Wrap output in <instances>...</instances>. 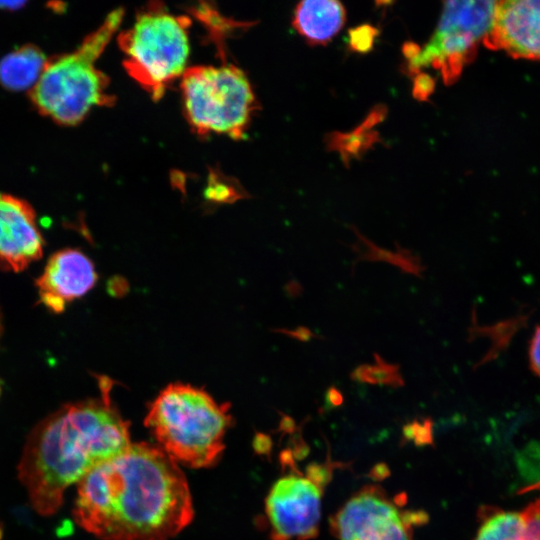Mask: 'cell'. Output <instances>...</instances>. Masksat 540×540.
<instances>
[{"mask_svg": "<svg viewBox=\"0 0 540 540\" xmlns=\"http://www.w3.org/2000/svg\"><path fill=\"white\" fill-rule=\"evenodd\" d=\"M190 24L189 17L175 16L161 2H150L137 12L133 25L119 34L128 75L153 100H159L186 70Z\"/></svg>", "mask_w": 540, "mask_h": 540, "instance_id": "cell-5", "label": "cell"}, {"mask_svg": "<svg viewBox=\"0 0 540 540\" xmlns=\"http://www.w3.org/2000/svg\"><path fill=\"white\" fill-rule=\"evenodd\" d=\"M185 117L199 136L244 137L256 99L246 74L234 64L186 68L180 84Z\"/></svg>", "mask_w": 540, "mask_h": 540, "instance_id": "cell-6", "label": "cell"}, {"mask_svg": "<svg viewBox=\"0 0 540 540\" xmlns=\"http://www.w3.org/2000/svg\"><path fill=\"white\" fill-rule=\"evenodd\" d=\"M97 398L69 403L37 424L18 465V477L40 515L58 511L65 490L130 445L129 424L114 406L111 381Z\"/></svg>", "mask_w": 540, "mask_h": 540, "instance_id": "cell-2", "label": "cell"}, {"mask_svg": "<svg viewBox=\"0 0 540 540\" xmlns=\"http://www.w3.org/2000/svg\"><path fill=\"white\" fill-rule=\"evenodd\" d=\"M331 472L325 465L311 464L306 469V477L320 489L327 485Z\"/></svg>", "mask_w": 540, "mask_h": 540, "instance_id": "cell-22", "label": "cell"}, {"mask_svg": "<svg viewBox=\"0 0 540 540\" xmlns=\"http://www.w3.org/2000/svg\"><path fill=\"white\" fill-rule=\"evenodd\" d=\"M374 364H360L349 374L350 379L371 385L399 388L405 385L400 365L388 363L378 353H373Z\"/></svg>", "mask_w": 540, "mask_h": 540, "instance_id": "cell-17", "label": "cell"}, {"mask_svg": "<svg viewBox=\"0 0 540 540\" xmlns=\"http://www.w3.org/2000/svg\"><path fill=\"white\" fill-rule=\"evenodd\" d=\"M44 240L33 209L0 194V268L19 272L43 254Z\"/></svg>", "mask_w": 540, "mask_h": 540, "instance_id": "cell-11", "label": "cell"}, {"mask_svg": "<svg viewBox=\"0 0 540 540\" xmlns=\"http://www.w3.org/2000/svg\"><path fill=\"white\" fill-rule=\"evenodd\" d=\"M350 228L356 236V241L348 245L356 255L352 262V273H354L358 262L382 261L399 268L403 273L423 278V272L427 267L423 265L421 258L410 249L403 248L398 243H395L396 251L381 248L365 237L355 226Z\"/></svg>", "mask_w": 540, "mask_h": 540, "instance_id": "cell-15", "label": "cell"}, {"mask_svg": "<svg viewBox=\"0 0 540 540\" xmlns=\"http://www.w3.org/2000/svg\"><path fill=\"white\" fill-rule=\"evenodd\" d=\"M496 1H447L430 40L419 48L404 46L410 74L432 66L441 72L445 84L454 83L476 56L480 42L489 32Z\"/></svg>", "mask_w": 540, "mask_h": 540, "instance_id": "cell-7", "label": "cell"}, {"mask_svg": "<svg viewBox=\"0 0 540 540\" xmlns=\"http://www.w3.org/2000/svg\"><path fill=\"white\" fill-rule=\"evenodd\" d=\"M432 426L433 423L429 417L424 418L421 421L414 419L403 427V436L405 440L414 441L418 446L432 444Z\"/></svg>", "mask_w": 540, "mask_h": 540, "instance_id": "cell-18", "label": "cell"}, {"mask_svg": "<svg viewBox=\"0 0 540 540\" xmlns=\"http://www.w3.org/2000/svg\"><path fill=\"white\" fill-rule=\"evenodd\" d=\"M337 540H413L404 512L377 486L363 488L331 519Z\"/></svg>", "mask_w": 540, "mask_h": 540, "instance_id": "cell-9", "label": "cell"}, {"mask_svg": "<svg viewBox=\"0 0 540 540\" xmlns=\"http://www.w3.org/2000/svg\"><path fill=\"white\" fill-rule=\"evenodd\" d=\"M483 44L514 58L540 59V0L496 1Z\"/></svg>", "mask_w": 540, "mask_h": 540, "instance_id": "cell-10", "label": "cell"}, {"mask_svg": "<svg viewBox=\"0 0 540 540\" xmlns=\"http://www.w3.org/2000/svg\"><path fill=\"white\" fill-rule=\"evenodd\" d=\"M389 474L390 470L388 469L387 465L383 463L375 465L370 472V476L376 480L384 479Z\"/></svg>", "mask_w": 540, "mask_h": 540, "instance_id": "cell-26", "label": "cell"}, {"mask_svg": "<svg viewBox=\"0 0 540 540\" xmlns=\"http://www.w3.org/2000/svg\"><path fill=\"white\" fill-rule=\"evenodd\" d=\"M46 63L39 48L31 45L18 48L0 60V82L11 90H32Z\"/></svg>", "mask_w": 540, "mask_h": 540, "instance_id": "cell-14", "label": "cell"}, {"mask_svg": "<svg viewBox=\"0 0 540 540\" xmlns=\"http://www.w3.org/2000/svg\"><path fill=\"white\" fill-rule=\"evenodd\" d=\"M272 540H308L319 532L321 489L300 473L278 479L265 500Z\"/></svg>", "mask_w": 540, "mask_h": 540, "instance_id": "cell-8", "label": "cell"}, {"mask_svg": "<svg viewBox=\"0 0 540 540\" xmlns=\"http://www.w3.org/2000/svg\"><path fill=\"white\" fill-rule=\"evenodd\" d=\"M376 29L370 25H362L350 31V46L358 52H367L373 46Z\"/></svg>", "mask_w": 540, "mask_h": 540, "instance_id": "cell-20", "label": "cell"}, {"mask_svg": "<svg viewBox=\"0 0 540 540\" xmlns=\"http://www.w3.org/2000/svg\"><path fill=\"white\" fill-rule=\"evenodd\" d=\"M97 281L92 261L81 251L64 249L54 253L37 280L41 302L53 312L85 295Z\"/></svg>", "mask_w": 540, "mask_h": 540, "instance_id": "cell-12", "label": "cell"}, {"mask_svg": "<svg viewBox=\"0 0 540 540\" xmlns=\"http://www.w3.org/2000/svg\"><path fill=\"white\" fill-rule=\"evenodd\" d=\"M529 360L532 370L540 376V326L535 330L529 348Z\"/></svg>", "mask_w": 540, "mask_h": 540, "instance_id": "cell-23", "label": "cell"}, {"mask_svg": "<svg viewBox=\"0 0 540 540\" xmlns=\"http://www.w3.org/2000/svg\"><path fill=\"white\" fill-rule=\"evenodd\" d=\"M287 334L291 335L292 337H295L301 341H309L311 339H325L324 337L322 336H319L315 333H313L310 329H308L307 327H299L297 330L295 331H287Z\"/></svg>", "mask_w": 540, "mask_h": 540, "instance_id": "cell-25", "label": "cell"}, {"mask_svg": "<svg viewBox=\"0 0 540 540\" xmlns=\"http://www.w3.org/2000/svg\"><path fill=\"white\" fill-rule=\"evenodd\" d=\"M0 393H1V385H0Z\"/></svg>", "mask_w": 540, "mask_h": 540, "instance_id": "cell-28", "label": "cell"}, {"mask_svg": "<svg viewBox=\"0 0 540 540\" xmlns=\"http://www.w3.org/2000/svg\"><path fill=\"white\" fill-rule=\"evenodd\" d=\"M434 89L433 79L424 73H417L414 80V96L419 100H426Z\"/></svg>", "mask_w": 540, "mask_h": 540, "instance_id": "cell-21", "label": "cell"}, {"mask_svg": "<svg viewBox=\"0 0 540 540\" xmlns=\"http://www.w3.org/2000/svg\"><path fill=\"white\" fill-rule=\"evenodd\" d=\"M231 420L229 407L203 389L172 383L151 403L145 426L175 462L204 468L220 457Z\"/></svg>", "mask_w": 540, "mask_h": 540, "instance_id": "cell-3", "label": "cell"}, {"mask_svg": "<svg viewBox=\"0 0 540 540\" xmlns=\"http://www.w3.org/2000/svg\"><path fill=\"white\" fill-rule=\"evenodd\" d=\"M487 512L474 540H525V522L521 512L498 509Z\"/></svg>", "mask_w": 540, "mask_h": 540, "instance_id": "cell-16", "label": "cell"}, {"mask_svg": "<svg viewBox=\"0 0 540 540\" xmlns=\"http://www.w3.org/2000/svg\"><path fill=\"white\" fill-rule=\"evenodd\" d=\"M345 21L346 11L339 1L307 0L296 6L292 24L310 44L325 45L341 31Z\"/></svg>", "mask_w": 540, "mask_h": 540, "instance_id": "cell-13", "label": "cell"}, {"mask_svg": "<svg viewBox=\"0 0 540 540\" xmlns=\"http://www.w3.org/2000/svg\"><path fill=\"white\" fill-rule=\"evenodd\" d=\"M123 16L122 8L112 11L75 51L47 61L31 90L32 100L43 114L56 122L74 125L94 106L113 104L114 97L108 93L109 79L95 63Z\"/></svg>", "mask_w": 540, "mask_h": 540, "instance_id": "cell-4", "label": "cell"}, {"mask_svg": "<svg viewBox=\"0 0 540 540\" xmlns=\"http://www.w3.org/2000/svg\"><path fill=\"white\" fill-rule=\"evenodd\" d=\"M344 402V397L341 391L335 387L334 385H331L325 393V407L326 408H334L342 405Z\"/></svg>", "mask_w": 540, "mask_h": 540, "instance_id": "cell-24", "label": "cell"}, {"mask_svg": "<svg viewBox=\"0 0 540 540\" xmlns=\"http://www.w3.org/2000/svg\"><path fill=\"white\" fill-rule=\"evenodd\" d=\"M24 3L23 2H19V1H9V2H0V7L1 8H12L11 6H13L14 9H16L18 6H21L23 5Z\"/></svg>", "mask_w": 540, "mask_h": 540, "instance_id": "cell-27", "label": "cell"}, {"mask_svg": "<svg viewBox=\"0 0 540 540\" xmlns=\"http://www.w3.org/2000/svg\"><path fill=\"white\" fill-rule=\"evenodd\" d=\"M521 515L525 522V540H540V498L527 506Z\"/></svg>", "mask_w": 540, "mask_h": 540, "instance_id": "cell-19", "label": "cell"}, {"mask_svg": "<svg viewBox=\"0 0 540 540\" xmlns=\"http://www.w3.org/2000/svg\"><path fill=\"white\" fill-rule=\"evenodd\" d=\"M74 518L102 540H168L193 518L186 478L170 456L132 444L79 483Z\"/></svg>", "mask_w": 540, "mask_h": 540, "instance_id": "cell-1", "label": "cell"}]
</instances>
